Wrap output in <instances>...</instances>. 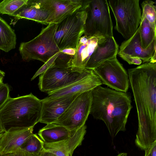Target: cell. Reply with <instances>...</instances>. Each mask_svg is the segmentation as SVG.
Returning <instances> with one entry per match:
<instances>
[{
  "label": "cell",
  "mask_w": 156,
  "mask_h": 156,
  "mask_svg": "<svg viewBox=\"0 0 156 156\" xmlns=\"http://www.w3.org/2000/svg\"><path fill=\"white\" fill-rule=\"evenodd\" d=\"M128 73L138 119L135 142L145 150L156 141V62L129 69Z\"/></svg>",
  "instance_id": "1"
},
{
  "label": "cell",
  "mask_w": 156,
  "mask_h": 156,
  "mask_svg": "<svg viewBox=\"0 0 156 156\" xmlns=\"http://www.w3.org/2000/svg\"><path fill=\"white\" fill-rule=\"evenodd\" d=\"M131 97L127 92H120L98 86L92 90L90 114L105 124L112 138L120 131L126 130V126L133 108Z\"/></svg>",
  "instance_id": "2"
},
{
  "label": "cell",
  "mask_w": 156,
  "mask_h": 156,
  "mask_svg": "<svg viewBox=\"0 0 156 156\" xmlns=\"http://www.w3.org/2000/svg\"><path fill=\"white\" fill-rule=\"evenodd\" d=\"M42 101L31 93L9 97L0 108V121L5 132L12 128L34 127L40 120Z\"/></svg>",
  "instance_id": "3"
},
{
  "label": "cell",
  "mask_w": 156,
  "mask_h": 156,
  "mask_svg": "<svg viewBox=\"0 0 156 156\" xmlns=\"http://www.w3.org/2000/svg\"><path fill=\"white\" fill-rule=\"evenodd\" d=\"M57 26L49 24L34 38L20 43L19 50L23 61L37 60L45 63L60 51L54 37Z\"/></svg>",
  "instance_id": "4"
},
{
  "label": "cell",
  "mask_w": 156,
  "mask_h": 156,
  "mask_svg": "<svg viewBox=\"0 0 156 156\" xmlns=\"http://www.w3.org/2000/svg\"><path fill=\"white\" fill-rule=\"evenodd\" d=\"M89 0H84L81 7L57 24L54 37L60 51L68 48L76 49L80 39L84 34Z\"/></svg>",
  "instance_id": "5"
},
{
  "label": "cell",
  "mask_w": 156,
  "mask_h": 156,
  "mask_svg": "<svg viewBox=\"0 0 156 156\" xmlns=\"http://www.w3.org/2000/svg\"><path fill=\"white\" fill-rule=\"evenodd\" d=\"M139 0H109L116 20L115 29L126 40L135 33L142 18Z\"/></svg>",
  "instance_id": "6"
},
{
  "label": "cell",
  "mask_w": 156,
  "mask_h": 156,
  "mask_svg": "<svg viewBox=\"0 0 156 156\" xmlns=\"http://www.w3.org/2000/svg\"><path fill=\"white\" fill-rule=\"evenodd\" d=\"M86 11L84 35L113 37V24L108 4L106 0H89Z\"/></svg>",
  "instance_id": "7"
},
{
  "label": "cell",
  "mask_w": 156,
  "mask_h": 156,
  "mask_svg": "<svg viewBox=\"0 0 156 156\" xmlns=\"http://www.w3.org/2000/svg\"><path fill=\"white\" fill-rule=\"evenodd\" d=\"M92 90L79 95L53 123L63 126L70 131L84 125L90 113Z\"/></svg>",
  "instance_id": "8"
},
{
  "label": "cell",
  "mask_w": 156,
  "mask_h": 156,
  "mask_svg": "<svg viewBox=\"0 0 156 156\" xmlns=\"http://www.w3.org/2000/svg\"><path fill=\"white\" fill-rule=\"evenodd\" d=\"M85 69L80 71L71 67L54 64L40 75L38 83L39 89L48 93L63 87L79 78Z\"/></svg>",
  "instance_id": "9"
},
{
  "label": "cell",
  "mask_w": 156,
  "mask_h": 156,
  "mask_svg": "<svg viewBox=\"0 0 156 156\" xmlns=\"http://www.w3.org/2000/svg\"><path fill=\"white\" fill-rule=\"evenodd\" d=\"M92 70L103 84L116 91L127 92L129 86V75L116 57L104 62Z\"/></svg>",
  "instance_id": "10"
},
{
  "label": "cell",
  "mask_w": 156,
  "mask_h": 156,
  "mask_svg": "<svg viewBox=\"0 0 156 156\" xmlns=\"http://www.w3.org/2000/svg\"><path fill=\"white\" fill-rule=\"evenodd\" d=\"M156 39L147 49L142 48L139 27L132 37L122 43L117 54L129 64L139 65L156 57Z\"/></svg>",
  "instance_id": "11"
},
{
  "label": "cell",
  "mask_w": 156,
  "mask_h": 156,
  "mask_svg": "<svg viewBox=\"0 0 156 156\" xmlns=\"http://www.w3.org/2000/svg\"><path fill=\"white\" fill-rule=\"evenodd\" d=\"M103 84L99 77L91 69H85L82 74L73 82L48 93V99H54L81 94Z\"/></svg>",
  "instance_id": "12"
},
{
  "label": "cell",
  "mask_w": 156,
  "mask_h": 156,
  "mask_svg": "<svg viewBox=\"0 0 156 156\" xmlns=\"http://www.w3.org/2000/svg\"><path fill=\"white\" fill-rule=\"evenodd\" d=\"M84 0H39L49 14L48 23L58 24L82 5Z\"/></svg>",
  "instance_id": "13"
},
{
  "label": "cell",
  "mask_w": 156,
  "mask_h": 156,
  "mask_svg": "<svg viewBox=\"0 0 156 156\" xmlns=\"http://www.w3.org/2000/svg\"><path fill=\"white\" fill-rule=\"evenodd\" d=\"M80 94L54 99L45 98L41 100V114L39 122L47 124L55 122Z\"/></svg>",
  "instance_id": "14"
},
{
  "label": "cell",
  "mask_w": 156,
  "mask_h": 156,
  "mask_svg": "<svg viewBox=\"0 0 156 156\" xmlns=\"http://www.w3.org/2000/svg\"><path fill=\"white\" fill-rule=\"evenodd\" d=\"M119 46L113 37H100L85 68L93 70L104 62L116 57Z\"/></svg>",
  "instance_id": "15"
},
{
  "label": "cell",
  "mask_w": 156,
  "mask_h": 156,
  "mask_svg": "<svg viewBox=\"0 0 156 156\" xmlns=\"http://www.w3.org/2000/svg\"><path fill=\"white\" fill-rule=\"evenodd\" d=\"M85 124L79 129L72 131L66 139L57 142L44 144L43 150L50 152L57 156H72L74 150L81 144L86 133Z\"/></svg>",
  "instance_id": "16"
},
{
  "label": "cell",
  "mask_w": 156,
  "mask_h": 156,
  "mask_svg": "<svg viewBox=\"0 0 156 156\" xmlns=\"http://www.w3.org/2000/svg\"><path fill=\"white\" fill-rule=\"evenodd\" d=\"M100 37H87L85 35L80 39L76 52L69 63V66L83 71L90 56L96 48Z\"/></svg>",
  "instance_id": "17"
},
{
  "label": "cell",
  "mask_w": 156,
  "mask_h": 156,
  "mask_svg": "<svg viewBox=\"0 0 156 156\" xmlns=\"http://www.w3.org/2000/svg\"><path fill=\"white\" fill-rule=\"evenodd\" d=\"M33 128H12L5 132L0 145V154L14 153L19 150L33 134Z\"/></svg>",
  "instance_id": "18"
},
{
  "label": "cell",
  "mask_w": 156,
  "mask_h": 156,
  "mask_svg": "<svg viewBox=\"0 0 156 156\" xmlns=\"http://www.w3.org/2000/svg\"><path fill=\"white\" fill-rule=\"evenodd\" d=\"M12 16L17 20L23 18L48 25L49 14L41 6L39 0H27Z\"/></svg>",
  "instance_id": "19"
},
{
  "label": "cell",
  "mask_w": 156,
  "mask_h": 156,
  "mask_svg": "<svg viewBox=\"0 0 156 156\" xmlns=\"http://www.w3.org/2000/svg\"><path fill=\"white\" fill-rule=\"evenodd\" d=\"M71 132L63 126L50 123L40 129L38 134L44 143L50 144L66 139Z\"/></svg>",
  "instance_id": "20"
},
{
  "label": "cell",
  "mask_w": 156,
  "mask_h": 156,
  "mask_svg": "<svg viewBox=\"0 0 156 156\" xmlns=\"http://www.w3.org/2000/svg\"><path fill=\"white\" fill-rule=\"evenodd\" d=\"M16 39L14 30L0 16V50L7 52L15 49Z\"/></svg>",
  "instance_id": "21"
},
{
  "label": "cell",
  "mask_w": 156,
  "mask_h": 156,
  "mask_svg": "<svg viewBox=\"0 0 156 156\" xmlns=\"http://www.w3.org/2000/svg\"><path fill=\"white\" fill-rule=\"evenodd\" d=\"M139 27L141 46L143 48L147 49L156 39V25L151 24L145 16L142 15Z\"/></svg>",
  "instance_id": "22"
},
{
  "label": "cell",
  "mask_w": 156,
  "mask_h": 156,
  "mask_svg": "<svg viewBox=\"0 0 156 156\" xmlns=\"http://www.w3.org/2000/svg\"><path fill=\"white\" fill-rule=\"evenodd\" d=\"M44 144L42 140L36 134L33 133L22 145L20 150L30 154H37L43 149Z\"/></svg>",
  "instance_id": "23"
},
{
  "label": "cell",
  "mask_w": 156,
  "mask_h": 156,
  "mask_svg": "<svg viewBox=\"0 0 156 156\" xmlns=\"http://www.w3.org/2000/svg\"><path fill=\"white\" fill-rule=\"evenodd\" d=\"M27 0H4L0 3V13L12 16Z\"/></svg>",
  "instance_id": "24"
},
{
  "label": "cell",
  "mask_w": 156,
  "mask_h": 156,
  "mask_svg": "<svg viewBox=\"0 0 156 156\" xmlns=\"http://www.w3.org/2000/svg\"><path fill=\"white\" fill-rule=\"evenodd\" d=\"M141 5L142 15L145 16L151 24L156 25V6L155 2L151 0H144Z\"/></svg>",
  "instance_id": "25"
},
{
  "label": "cell",
  "mask_w": 156,
  "mask_h": 156,
  "mask_svg": "<svg viewBox=\"0 0 156 156\" xmlns=\"http://www.w3.org/2000/svg\"><path fill=\"white\" fill-rule=\"evenodd\" d=\"M9 92L8 85L2 82L0 85V108L10 97Z\"/></svg>",
  "instance_id": "26"
},
{
  "label": "cell",
  "mask_w": 156,
  "mask_h": 156,
  "mask_svg": "<svg viewBox=\"0 0 156 156\" xmlns=\"http://www.w3.org/2000/svg\"><path fill=\"white\" fill-rule=\"evenodd\" d=\"M60 52L51 57L35 73L31 79V80H34L37 76L40 75L53 65L55 61L59 55Z\"/></svg>",
  "instance_id": "27"
},
{
  "label": "cell",
  "mask_w": 156,
  "mask_h": 156,
  "mask_svg": "<svg viewBox=\"0 0 156 156\" xmlns=\"http://www.w3.org/2000/svg\"><path fill=\"white\" fill-rule=\"evenodd\" d=\"M76 49L73 48H68L63 49L61 51V52L63 54L67 55L73 57L76 54Z\"/></svg>",
  "instance_id": "28"
},
{
  "label": "cell",
  "mask_w": 156,
  "mask_h": 156,
  "mask_svg": "<svg viewBox=\"0 0 156 156\" xmlns=\"http://www.w3.org/2000/svg\"><path fill=\"white\" fill-rule=\"evenodd\" d=\"M15 156H37V154H30L19 150L14 153Z\"/></svg>",
  "instance_id": "29"
},
{
  "label": "cell",
  "mask_w": 156,
  "mask_h": 156,
  "mask_svg": "<svg viewBox=\"0 0 156 156\" xmlns=\"http://www.w3.org/2000/svg\"><path fill=\"white\" fill-rule=\"evenodd\" d=\"M151 156H156V141L152 143L149 147Z\"/></svg>",
  "instance_id": "30"
},
{
  "label": "cell",
  "mask_w": 156,
  "mask_h": 156,
  "mask_svg": "<svg viewBox=\"0 0 156 156\" xmlns=\"http://www.w3.org/2000/svg\"><path fill=\"white\" fill-rule=\"evenodd\" d=\"M37 156H57L50 152L42 150L37 154Z\"/></svg>",
  "instance_id": "31"
},
{
  "label": "cell",
  "mask_w": 156,
  "mask_h": 156,
  "mask_svg": "<svg viewBox=\"0 0 156 156\" xmlns=\"http://www.w3.org/2000/svg\"><path fill=\"white\" fill-rule=\"evenodd\" d=\"M145 156H151L150 152V149L149 147H148L147 149L145 150Z\"/></svg>",
  "instance_id": "32"
},
{
  "label": "cell",
  "mask_w": 156,
  "mask_h": 156,
  "mask_svg": "<svg viewBox=\"0 0 156 156\" xmlns=\"http://www.w3.org/2000/svg\"><path fill=\"white\" fill-rule=\"evenodd\" d=\"M5 132L0 121V134L3 133Z\"/></svg>",
  "instance_id": "33"
},
{
  "label": "cell",
  "mask_w": 156,
  "mask_h": 156,
  "mask_svg": "<svg viewBox=\"0 0 156 156\" xmlns=\"http://www.w3.org/2000/svg\"><path fill=\"white\" fill-rule=\"evenodd\" d=\"M5 134V132L3 133L0 134V147Z\"/></svg>",
  "instance_id": "34"
},
{
  "label": "cell",
  "mask_w": 156,
  "mask_h": 156,
  "mask_svg": "<svg viewBox=\"0 0 156 156\" xmlns=\"http://www.w3.org/2000/svg\"><path fill=\"white\" fill-rule=\"evenodd\" d=\"M0 156H15L14 153H10L5 154H0Z\"/></svg>",
  "instance_id": "35"
},
{
  "label": "cell",
  "mask_w": 156,
  "mask_h": 156,
  "mask_svg": "<svg viewBox=\"0 0 156 156\" xmlns=\"http://www.w3.org/2000/svg\"><path fill=\"white\" fill-rule=\"evenodd\" d=\"M127 154L126 153H121L116 156H127Z\"/></svg>",
  "instance_id": "36"
},
{
  "label": "cell",
  "mask_w": 156,
  "mask_h": 156,
  "mask_svg": "<svg viewBox=\"0 0 156 156\" xmlns=\"http://www.w3.org/2000/svg\"><path fill=\"white\" fill-rule=\"evenodd\" d=\"M5 76V73L0 70V77H4Z\"/></svg>",
  "instance_id": "37"
},
{
  "label": "cell",
  "mask_w": 156,
  "mask_h": 156,
  "mask_svg": "<svg viewBox=\"0 0 156 156\" xmlns=\"http://www.w3.org/2000/svg\"><path fill=\"white\" fill-rule=\"evenodd\" d=\"M3 77H0V81L3 80Z\"/></svg>",
  "instance_id": "38"
},
{
  "label": "cell",
  "mask_w": 156,
  "mask_h": 156,
  "mask_svg": "<svg viewBox=\"0 0 156 156\" xmlns=\"http://www.w3.org/2000/svg\"><path fill=\"white\" fill-rule=\"evenodd\" d=\"M3 82V80L0 81V85L1 84V83Z\"/></svg>",
  "instance_id": "39"
},
{
  "label": "cell",
  "mask_w": 156,
  "mask_h": 156,
  "mask_svg": "<svg viewBox=\"0 0 156 156\" xmlns=\"http://www.w3.org/2000/svg\"><path fill=\"white\" fill-rule=\"evenodd\" d=\"M1 147H0V153H1Z\"/></svg>",
  "instance_id": "40"
}]
</instances>
